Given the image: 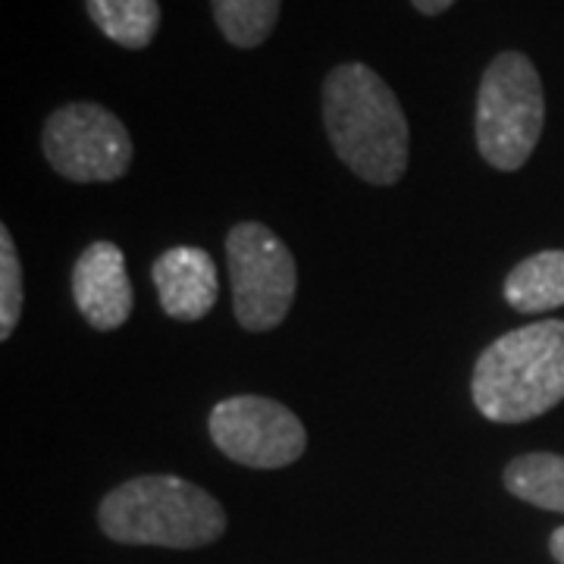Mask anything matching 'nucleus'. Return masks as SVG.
Masks as SVG:
<instances>
[{
  "mask_svg": "<svg viewBox=\"0 0 564 564\" xmlns=\"http://www.w3.org/2000/svg\"><path fill=\"white\" fill-rule=\"evenodd\" d=\"M41 148L63 180L73 182L122 180L132 166V139L122 120L91 101L54 110L44 122Z\"/></svg>",
  "mask_w": 564,
  "mask_h": 564,
  "instance_id": "nucleus-6",
  "label": "nucleus"
},
{
  "mask_svg": "<svg viewBox=\"0 0 564 564\" xmlns=\"http://www.w3.org/2000/svg\"><path fill=\"white\" fill-rule=\"evenodd\" d=\"M323 126L339 161L370 185H395L408 170L411 132L395 91L370 66L343 63L323 82Z\"/></svg>",
  "mask_w": 564,
  "mask_h": 564,
  "instance_id": "nucleus-1",
  "label": "nucleus"
},
{
  "mask_svg": "<svg viewBox=\"0 0 564 564\" xmlns=\"http://www.w3.org/2000/svg\"><path fill=\"white\" fill-rule=\"evenodd\" d=\"M22 314V267L7 226H0V339H10Z\"/></svg>",
  "mask_w": 564,
  "mask_h": 564,
  "instance_id": "nucleus-14",
  "label": "nucleus"
},
{
  "mask_svg": "<svg viewBox=\"0 0 564 564\" xmlns=\"http://www.w3.org/2000/svg\"><path fill=\"white\" fill-rule=\"evenodd\" d=\"M73 299L95 329H117L132 314V280L113 242L88 245L73 267Z\"/></svg>",
  "mask_w": 564,
  "mask_h": 564,
  "instance_id": "nucleus-8",
  "label": "nucleus"
},
{
  "mask_svg": "<svg viewBox=\"0 0 564 564\" xmlns=\"http://www.w3.org/2000/svg\"><path fill=\"white\" fill-rule=\"evenodd\" d=\"M505 302L521 314H545L564 304V248L521 261L505 280Z\"/></svg>",
  "mask_w": 564,
  "mask_h": 564,
  "instance_id": "nucleus-10",
  "label": "nucleus"
},
{
  "mask_svg": "<svg viewBox=\"0 0 564 564\" xmlns=\"http://www.w3.org/2000/svg\"><path fill=\"white\" fill-rule=\"evenodd\" d=\"M85 10L104 35L126 51L148 47L161 29L158 0H85Z\"/></svg>",
  "mask_w": 564,
  "mask_h": 564,
  "instance_id": "nucleus-11",
  "label": "nucleus"
},
{
  "mask_svg": "<svg viewBox=\"0 0 564 564\" xmlns=\"http://www.w3.org/2000/svg\"><path fill=\"white\" fill-rule=\"evenodd\" d=\"M549 552H552V558L558 564H564V527H558L555 533H552V540H549Z\"/></svg>",
  "mask_w": 564,
  "mask_h": 564,
  "instance_id": "nucleus-16",
  "label": "nucleus"
},
{
  "mask_svg": "<svg viewBox=\"0 0 564 564\" xmlns=\"http://www.w3.org/2000/svg\"><path fill=\"white\" fill-rule=\"evenodd\" d=\"M543 79L521 51H505L486 66L477 91V148L489 166L521 170L543 139Z\"/></svg>",
  "mask_w": 564,
  "mask_h": 564,
  "instance_id": "nucleus-4",
  "label": "nucleus"
},
{
  "mask_svg": "<svg viewBox=\"0 0 564 564\" xmlns=\"http://www.w3.org/2000/svg\"><path fill=\"white\" fill-rule=\"evenodd\" d=\"M505 489L527 505L564 514V455L533 452L505 467Z\"/></svg>",
  "mask_w": 564,
  "mask_h": 564,
  "instance_id": "nucleus-12",
  "label": "nucleus"
},
{
  "mask_svg": "<svg viewBox=\"0 0 564 564\" xmlns=\"http://www.w3.org/2000/svg\"><path fill=\"white\" fill-rule=\"evenodd\" d=\"M417 10H421L423 17H440L445 10H452L455 7V0H411Z\"/></svg>",
  "mask_w": 564,
  "mask_h": 564,
  "instance_id": "nucleus-15",
  "label": "nucleus"
},
{
  "mask_svg": "<svg viewBox=\"0 0 564 564\" xmlns=\"http://www.w3.org/2000/svg\"><path fill=\"white\" fill-rule=\"evenodd\" d=\"M210 10L223 39L242 51H251L273 35L282 0H210Z\"/></svg>",
  "mask_w": 564,
  "mask_h": 564,
  "instance_id": "nucleus-13",
  "label": "nucleus"
},
{
  "mask_svg": "<svg viewBox=\"0 0 564 564\" xmlns=\"http://www.w3.org/2000/svg\"><path fill=\"white\" fill-rule=\"evenodd\" d=\"M210 440L226 458L273 470L289 467L304 455V423L285 404L263 395H232L210 411Z\"/></svg>",
  "mask_w": 564,
  "mask_h": 564,
  "instance_id": "nucleus-7",
  "label": "nucleus"
},
{
  "mask_svg": "<svg viewBox=\"0 0 564 564\" xmlns=\"http://www.w3.org/2000/svg\"><path fill=\"white\" fill-rule=\"evenodd\" d=\"M98 524L113 543L202 549L223 536L226 511L202 486L173 474H151L107 492Z\"/></svg>",
  "mask_w": 564,
  "mask_h": 564,
  "instance_id": "nucleus-3",
  "label": "nucleus"
},
{
  "mask_svg": "<svg viewBox=\"0 0 564 564\" xmlns=\"http://www.w3.org/2000/svg\"><path fill=\"white\" fill-rule=\"evenodd\" d=\"M151 276L158 285L163 311L173 321H202L217 304V292H220L217 263L204 248L180 245L163 251L154 261Z\"/></svg>",
  "mask_w": 564,
  "mask_h": 564,
  "instance_id": "nucleus-9",
  "label": "nucleus"
},
{
  "mask_svg": "<svg viewBox=\"0 0 564 564\" xmlns=\"http://www.w3.org/2000/svg\"><path fill=\"white\" fill-rule=\"evenodd\" d=\"M236 321L251 333L276 329L295 302V258L263 223H239L226 236Z\"/></svg>",
  "mask_w": 564,
  "mask_h": 564,
  "instance_id": "nucleus-5",
  "label": "nucleus"
},
{
  "mask_svg": "<svg viewBox=\"0 0 564 564\" xmlns=\"http://www.w3.org/2000/svg\"><path fill=\"white\" fill-rule=\"evenodd\" d=\"M470 395L496 423H524L564 402V321L505 333L474 367Z\"/></svg>",
  "mask_w": 564,
  "mask_h": 564,
  "instance_id": "nucleus-2",
  "label": "nucleus"
}]
</instances>
